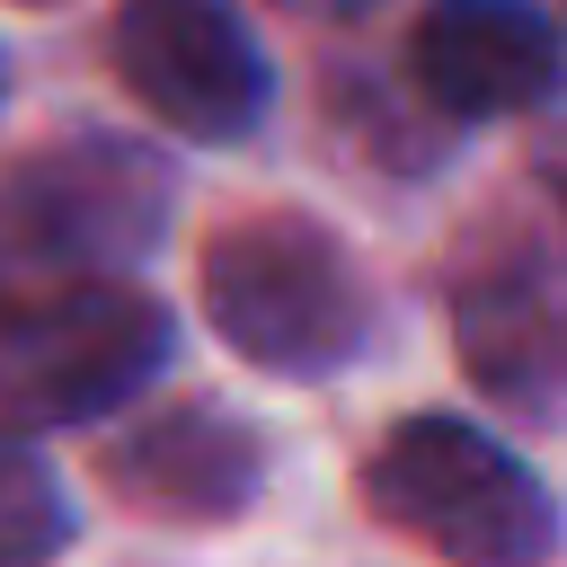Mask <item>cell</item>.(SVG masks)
I'll use <instances>...</instances> for the list:
<instances>
[{
    "mask_svg": "<svg viewBox=\"0 0 567 567\" xmlns=\"http://www.w3.org/2000/svg\"><path fill=\"white\" fill-rule=\"evenodd\" d=\"M363 505L443 567H540L558 549L549 487L461 416H408L363 461Z\"/></svg>",
    "mask_w": 567,
    "mask_h": 567,
    "instance_id": "1",
    "label": "cell"
},
{
    "mask_svg": "<svg viewBox=\"0 0 567 567\" xmlns=\"http://www.w3.org/2000/svg\"><path fill=\"white\" fill-rule=\"evenodd\" d=\"M195 292H204L213 337L266 372H337L372 337V301H363L354 257L301 213L230 221L204 248Z\"/></svg>",
    "mask_w": 567,
    "mask_h": 567,
    "instance_id": "2",
    "label": "cell"
},
{
    "mask_svg": "<svg viewBox=\"0 0 567 567\" xmlns=\"http://www.w3.org/2000/svg\"><path fill=\"white\" fill-rule=\"evenodd\" d=\"M168 363V310L133 284L71 275L0 301V425L53 434L124 408Z\"/></svg>",
    "mask_w": 567,
    "mask_h": 567,
    "instance_id": "3",
    "label": "cell"
},
{
    "mask_svg": "<svg viewBox=\"0 0 567 567\" xmlns=\"http://www.w3.org/2000/svg\"><path fill=\"white\" fill-rule=\"evenodd\" d=\"M168 230V159L124 133H71L0 177V292L71 284Z\"/></svg>",
    "mask_w": 567,
    "mask_h": 567,
    "instance_id": "4",
    "label": "cell"
},
{
    "mask_svg": "<svg viewBox=\"0 0 567 567\" xmlns=\"http://www.w3.org/2000/svg\"><path fill=\"white\" fill-rule=\"evenodd\" d=\"M115 80L186 142H239L266 124V53L230 0H124L106 27Z\"/></svg>",
    "mask_w": 567,
    "mask_h": 567,
    "instance_id": "5",
    "label": "cell"
},
{
    "mask_svg": "<svg viewBox=\"0 0 567 567\" xmlns=\"http://www.w3.org/2000/svg\"><path fill=\"white\" fill-rule=\"evenodd\" d=\"M408 71L434 115L505 124L567 89V35L532 0H434L408 35Z\"/></svg>",
    "mask_w": 567,
    "mask_h": 567,
    "instance_id": "6",
    "label": "cell"
},
{
    "mask_svg": "<svg viewBox=\"0 0 567 567\" xmlns=\"http://www.w3.org/2000/svg\"><path fill=\"white\" fill-rule=\"evenodd\" d=\"M452 354L461 372L514 408V416H558L567 408V301L532 266H487L452 292Z\"/></svg>",
    "mask_w": 567,
    "mask_h": 567,
    "instance_id": "7",
    "label": "cell"
},
{
    "mask_svg": "<svg viewBox=\"0 0 567 567\" xmlns=\"http://www.w3.org/2000/svg\"><path fill=\"white\" fill-rule=\"evenodd\" d=\"M106 478L142 505V514H177V523H221L257 496V434L230 425L204 399H168L151 408L133 434L106 443Z\"/></svg>",
    "mask_w": 567,
    "mask_h": 567,
    "instance_id": "8",
    "label": "cell"
},
{
    "mask_svg": "<svg viewBox=\"0 0 567 567\" xmlns=\"http://www.w3.org/2000/svg\"><path fill=\"white\" fill-rule=\"evenodd\" d=\"M62 549H71L62 478L18 434H0V567H53Z\"/></svg>",
    "mask_w": 567,
    "mask_h": 567,
    "instance_id": "9",
    "label": "cell"
},
{
    "mask_svg": "<svg viewBox=\"0 0 567 567\" xmlns=\"http://www.w3.org/2000/svg\"><path fill=\"white\" fill-rule=\"evenodd\" d=\"M284 9H301V18H354V9H372V0H284Z\"/></svg>",
    "mask_w": 567,
    "mask_h": 567,
    "instance_id": "10",
    "label": "cell"
},
{
    "mask_svg": "<svg viewBox=\"0 0 567 567\" xmlns=\"http://www.w3.org/2000/svg\"><path fill=\"white\" fill-rule=\"evenodd\" d=\"M549 195H558V213H567V142L549 151Z\"/></svg>",
    "mask_w": 567,
    "mask_h": 567,
    "instance_id": "11",
    "label": "cell"
},
{
    "mask_svg": "<svg viewBox=\"0 0 567 567\" xmlns=\"http://www.w3.org/2000/svg\"><path fill=\"white\" fill-rule=\"evenodd\" d=\"M0 97H9V62H0Z\"/></svg>",
    "mask_w": 567,
    "mask_h": 567,
    "instance_id": "12",
    "label": "cell"
}]
</instances>
